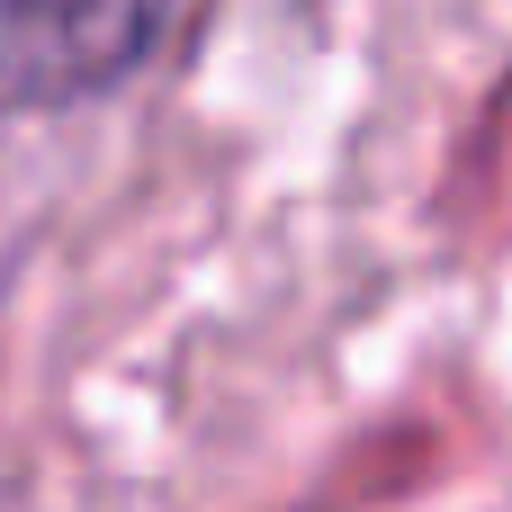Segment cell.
<instances>
[{"mask_svg":"<svg viewBox=\"0 0 512 512\" xmlns=\"http://www.w3.org/2000/svg\"><path fill=\"white\" fill-rule=\"evenodd\" d=\"M171 0H0V108H63L144 63Z\"/></svg>","mask_w":512,"mask_h":512,"instance_id":"1","label":"cell"}]
</instances>
